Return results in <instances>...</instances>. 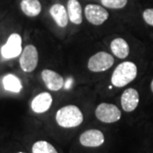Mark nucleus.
Segmentation results:
<instances>
[{
	"label": "nucleus",
	"mask_w": 153,
	"mask_h": 153,
	"mask_svg": "<svg viewBox=\"0 0 153 153\" xmlns=\"http://www.w3.org/2000/svg\"><path fill=\"white\" fill-rule=\"evenodd\" d=\"M16 153H26V152H16Z\"/></svg>",
	"instance_id": "412c9836"
},
{
	"label": "nucleus",
	"mask_w": 153,
	"mask_h": 153,
	"mask_svg": "<svg viewBox=\"0 0 153 153\" xmlns=\"http://www.w3.org/2000/svg\"><path fill=\"white\" fill-rule=\"evenodd\" d=\"M110 46L113 55L119 59H125L129 55V46L123 38H115L111 41Z\"/></svg>",
	"instance_id": "ddd939ff"
},
{
	"label": "nucleus",
	"mask_w": 153,
	"mask_h": 153,
	"mask_svg": "<svg viewBox=\"0 0 153 153\" xmlns=\"http://www.w3.org/2000/svg\"><path fill=\"white\" fill-rule=\"evenodd\" d=\"M21 10L29 17H34L38 16L42 10L41 3L38 0H22Z\"/></svg>",
	"instance_id": "2eb2a0df"
},
{
	"label": "nucleus",
	"mask_w": 153,
	"mask_h": 153,
	"mask_svg": "<svg viewBox=\"0 0 153 153\" xmlns=\"http://www.w3.org/2000/svg\"><path fill=\"white\" fill-rule=\"evenodd\" d=\"M68 18L73 24L79 25L82 22V7L77 0H68L67 2Z\"/></svg>",
	"instance_id": "4468645a"
},
{
	"label": "nucleus",
	"mask_w": 153,
	"mask_h": 153,
	"mask_svg": "<svg viewBox=\"0 0 153 153\" xmlns=\"http://www.w3.org/2000/svg\"><path fill=\"white\" fill-rule=\"evenodd\" d=\"M79 141L85 147H98L103 145L105 136L103 133L98 129H89L80 135Z\"/></svg>",
	"instance_id": "6e6552de"
},
{
	"label": "nucleus",
	"mask_w": 153,
	"mask_h": 153,
	"mask_svg": "<svg viewBox=\"0 0 153 153\" xmlns=\"http://www.w3.org/2000/svg\"><path fill=\"white\" fill-rule=\"evenodd\" d=\"M143 19L146 24L153 27V9H146L143 12Z\"/></svg>",
	"instance_id": "6ab92c4d"
},
{
	"label": "nucleus",
	"mask_w": 153,
	"mask_h": 153,
	"mask_svg": "<svg viewBox=\"0 0 153 153\" xmlns=\"http://www.w3.org/2000/svg\"><path fill=\"white\" fill-rule=\"evenodd\" d=\"M151 90H152V92L153 93V79L152 81V82H151Z\"/></svg>",
	"instance_id": "aec40b11"
},
{
	"label": "nucleus",
	"mask_w": 153,
	"mask_h": 153,
	"mask_svg": "<svg viewBox=\"0 0 153 153\" xmlns=\"http://www.w3.org/2000/svg\"><path fill=\"white\" fill-rule=\"evenodd\" d=\"M140 101V95L136 89L127 88L121 96V105L126 112H131L136 109Z\"/></svg>",
	"instance_id": "9d476101"
},
{
	"label": "nucleus",
	"mask_w": 153,
	"mask_h": 153,
	"mask_svg": "<svg viewBox=\"0 0 153 153\" xmlns=\"http://www.w3.org/2000/svg\"><path fill=\"white\" fill-rule=\"evenodd\" d=\"M52 102V95L48 92H43L33 98L31 103V108L35 113H44L50 108Z\"/></svg>",
	"instance_id": "9b49d317"
},
{
	"label": "nucleus",
	"mask_w": 153,
	"mask_h": 153,
	"mask_svg": "<svg viewBox=\"0 0 153 153\" xmlns=\"http://www.w3.org/2000/svg\"><path fill=\"white\" fill-rule=\"evenodd\" d=\"M19 63L23 71L29 73L34 71L38 63V52L37 48L33 44L27 45L24 49H22Z\"/></svg>",
	"instance_id": "20e7f679"
},
{
	"label": "nucleus",
	"mask_w": 153,
	"mask_h": 153,
	"mask_svg": "<svg viewBox=\"0 0 153 153\" xmlns=\"http://www.w3.org/2000/svg\"><path fill=\"white\" fill-rule=\"evenodd\" d=\"M3 85L4 89L12 93H20L22 89L21 80L14 74H7L3 78Z\"/></svg>",
	"instance_id": "dca6fc26"
},
{
	"label": "nucleus",
	"mask_w": 153,
	"mask_h": 153,
	"mask_svg": "<svg viewBox=\"0 0 153 153\" xmlns=\"http://www.w3.org/2000/svg\"><path fill=\"white\" fill-rule=\"evenodd\" d=\"M113 64V56L109 53L100 51L89 58L88 61V68L93 72H101L110 69Z\"/></svg>",
	"instance_id": "7ed1b4c3"
},
{
	"label": "nucleus",
	"mask_w": 153,
	"mask_h": 153,
	"mask_svg": "<svg viewBox=\"0 0 153 153\" xmlns=\"http://www.w3.org/2000/svg\"><path fill=\"white\" fill-rule=\"evenodd\" d=\"M22 52V39L20 34L12 33L5 44L1 48V55L6 60L14 59Z\"/></svg>",
	"instance_id": "423d86ee"
},
{
	"label": "nucleus",
	"mask_w": 153,
	"mask_h": 153,
	"mask_svg": "<svg viewBox=\"0 0 153 153\" xmlns=\"http://www.w3.org/2000/svg\"><path fill=\"white\" fill-rule=\"evenodd\" d=\"M128 3V0H101V4L109 9H123Z\"/></svg>",
	"instance_id": "a211bd4d"
},
{
	"label": "nucleus",
	"mask_w": 153,
	"mask_h": 153,
	"mask_svg": "<svg viewBox=\"0 0 153 153\" xmlns=\"http://www.w3.org/2000/svg\"><path fill=\"white\" fill-rule=\"evenodd\" d=\"M41 76L46 87L51 91H58L64 85V78L55 71L44 69L41 73Z\"/></svg>",
	"instance_id": "1a4fd4ad"
},
{
	"label": "nucleus",
	"mask_w": 153,
	"mask_h": 153,
	"mask_svg": "<svg viewBox=\"0 0 153 153\" xmlns=\"http://www.w3.org/2000/svg\"><path fill=\"white\" fill-rule=\"evenodd\" d=\"M137 66L131 61H124L115 68L111 75V84L117 88L125 87L137 76Z\"/></svg>",
	"instance_id": "f03ea898"
},
{
	"label": "nucleus",
	"mask_w": 153,
	"mask_h": 153,
	"mask_svg": "<svg viewBox=\"0 0 153 153\" xmlns=\"http://www.w3.org/2000/svg\"><path fill=\"white\" fill-rule=\"evenodd\" d=\"M97 119L105 123H113L120 120L122 112L119 108L113 104L101 103L95 109Z\"/></svg>",
	"instance_id": "39448f33"
},
{
	"label": "nucleus",
	"mask_w": 153,
	"mask_h": 153,
	"mask_svg": "<svg viewBox=\"0 0 153 153\" xmlns=\"http://www.w3.org/2000/svg\"><path fill=\"white\" fill-rule=\"evenodd\" d=\"M33 153H58L50 143L45 140H38L33 144L32 147Z\"/></svg>",
	"instance_id": "f3484780"
},
{
	"label": "nucleus",
	"mask_w": 153,
	"mask_h": 153,
	"mask_svg": "<svg viewBox=\"0 0 153 153\" xmlns=\"http://www.w3.org/2000/svg\"><path fill=\"white\" fill-rule=\"evenodd\" d=\"M49 13L60 27H66L68 24V14L66 8L60 4H55L49 9Z\"/></svg>",
	"instance_id": "f8f14e48"
},
{
	"label": "nucleus",
	"mask_w": 153,
	"mask_h": 153,
	"mask_svg": "<svg viewBox=\"0 0 153 153\" xmlns=\"http://www.w3.org/2000/svg\"><path fill=\"white\" fill-rule=\"evenodd\" d=\"M55 120L58 125L71 128L79 126L83 121V115L76 105H68L58 110L55 115Z\"/></svg>",
	"instance_id": "f257e3e1"
},
{
	"label": "nucleus",
	"mask_w": 153,
	"mask_h": 153,
	"mask_svg": "<svg viewBox=\"0 0 153 153\" xmlns=\"http://www.w3.org/2000/svg\"><path fill=\"white\" fill-rule=\"evenodd\" d=\"M84 14L88 22L94 26H100L103 24L109 17V13L105 8L93 4L86 5Z\"/></svg>",
	"instance_id": "0eeeda50"
}]
</instances>
